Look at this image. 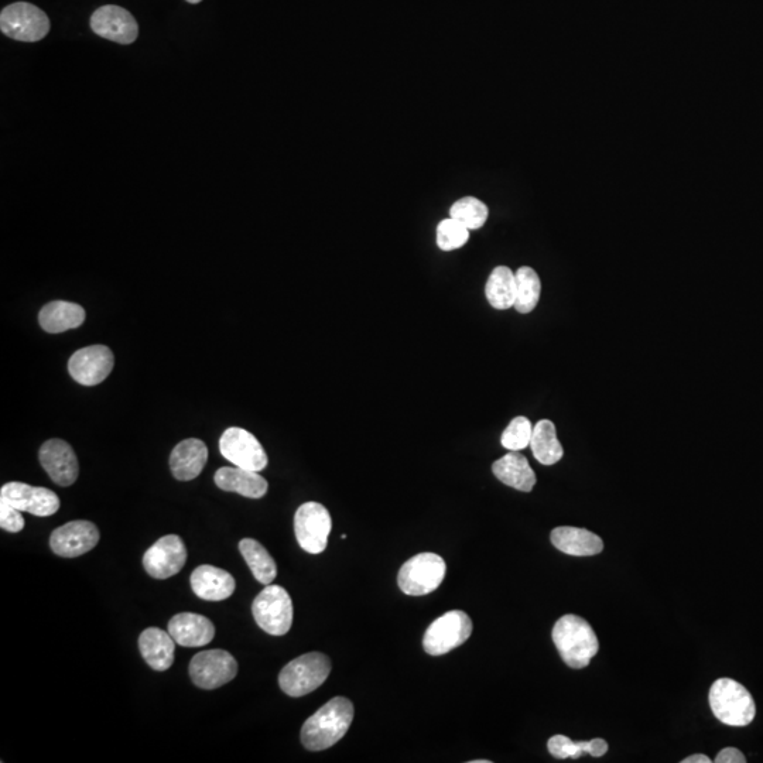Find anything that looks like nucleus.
<instances>
[{"mask_svg":"<svg viewBox=\"0 0 763 763\" xmlns=\"http://www.w3.org/2000/svg\"><path fill=\"white\" fill-rule=\"evenodd\" d=\"M682 763H711V759L707 755L697 754L683 759Z\"/></svg>","mask_w":763,"mask_h":763,"instance_id":"nucleus-36","label":"nucleus"},{"mask_svg":"<svg viewBox=\"0 0 763 763\" xmlns=\"http://www.w3.org/2000/svg\"><path fill=\"white\" fill-rule=\"evenodd\" d=\"M91 27L98 36L119 44H132L138 39L139 26L128 10L119 6H102L91 17Z\"/></svg>","mask_w":763,"mask_h":763,"instance_id":"nucleus-17","label":"nucleus"},{"mask_svg":"<svg viewBox=\"0 0 763 763\" xmlns=\"http://www.w3.org/2000/svg\"><path fill=\"white\" fill-rule=\"evenodd\" d=\"M492 471L502 484L518 491L530 492L536 485L535 471L530 467L528 458L518 451H511L495 461Z\"/></svg>","mask_w":763,"mask_h":763,"instance_id":"nucleus-24","label":"nucleus"},{"mask_svg":"<svg viewBox=\"0 0 763 763\" xmlns=\"http://www.w3.org/2000/svg\"><path fill=\"white\" fill-rule=\"evenodd\" d=\"M215 484L222 491L235 492L245 498L260 499L268 494L269 484L259 472L239 467H224L215 472Z\"/></svg>","mask_w":763,"mask_h":763,"instance_id":"nucleus-21","label":"nucleus"},{"mask_svg":"<svg viewBox=\"0 0 763 763\" xmlns=\"http://www.w3.org/2000/svg\"><path fill=\"white\" fill-rule=\"evenodd\" d=\"M0 499H5L20 512L46 518L60 509V498L47 488L32 487L23 482H9L0 489Z\"/></svg>","mask_w":763,"mask_h":763,"instance_id":"nucleus-14","label":"nucleus"},{"mask_svg":"<svg viewBox=\"0 0 763 763\" xmlns=\"http://www.w3.org/2000/svg\"><path fill=\"white\" fill-rule=\"evenodd\" d=\"M186 561V544L177 535L164 536L157 540L143 556V566L147 574L157 580H167L176 576L186 566Z\"/></svg>","mask_w":763,"mask_h":763,"instance_id":"nucleus-12","label":"nucleus"},{"mask_svg":"<svg viewBox=\"0 0 763 763\" xmlns=\"http://www.w3.org/2000/svg\"><path fill=\"white\" fill-rule=\"evenodd\" d=\"M191 588L198 598L205 601L228 600L235 593V580L228 571L218 567H197L190 577Z\"/></svg>","mask_w":763,"mask_h":763,"instance_id":"nucleus-19","label":"nucleus"},{"mask_svg":"<svg viewBox=\"0 0 763 763\" xmlns=\"http://www.w3.org/2000/svg\"><path fill=\"white\" fill-rule=\"evenodd\" d=\"M488 303L496 310H508L515 306L516 277L508 266H498L492 270L485 286Z\"/></svg>","mask_w":763,"mask_h":763,"instance_id":"nucleus-26","label":"nucleus"},{"mask_svg":"<svg viewBox=\"0 0 763 763\" xmlns=\"http://www.w3.org/2000/svg\"><path fill=\"white\" fill-rule=\"evenodd\" d=\"M169 632L177 645L184 648H201L214 639L215 626L203 615L183 612L170 619Z\"/></svg>","mask_w":763,"mask_h":763,"instance_id":"nucleus-18","label":"nucleus"},{"mask_svg":"<svg viewBox=\"0 0 763 763\" xmlns=\"http://www.w3.org/2000/svg\"><path fill=\"white\" fill-rule=\"evenodd\" d=\"M468 239H470V229L454 218L450 217L441 221L437 227V245L441 251L450 252L463 248Z\"/></svg>","mask_w":763,"mask_h":763,"instance_id":"nucleus-32","label":"nucleus"},{"mask_svg":"<svg viewBox=\"0 0 763 763\" xmlns=\"http://www.w3.org/2000/svg\"><path fill=\"white\" fill-rule=\"evenodd\" d=\"M550 754L557 759L580 758L581 755L588 754L594 758H600L608 752V744L601 738L591 739V741H571L566 735H554L547 744Z\"/></svg>","mask_w":763,"mask_h":763,"instance_id":"nucleus-29","label":"nucleus"},{"mask_svg":"<svg viewBox=\"0 0 763 763\" xmlns=\"http://www.w3.org/2000/svg\"><path fill=\"white\" fill-rule=\"evenodd\" d=\"M533 426L528 417H515L509 426L502 433V446L509 451H520L530 446L532 440Z\"/></svg>","mask_w":763,"mask_h":763,"instance_id":"nucleus-33","label":"nucleus"},{"mask_svg":"<svg viewBox=\"0 0 763 763\" xmlns=\"http://www.w3.org/2000/svg\"><path fill=\"white\" fill-rule=\"evenodd\" d=\"M354 706L344 697H335L321 707L301 728V742L309 751L334 747L350 730Z\"/></svg>","mask_w":763,"mask_h":763,"instance_id":"nucleus-1","label":"nucleus"},{"mask_svg":"<svg viewBox=\"0 0 763 763\" xmlns=\"http://www.w3.org/2000/svg\"><path fill=\"white\" fill-rule=\"evenodd\" d=\"M472 634L471 618L464 611H448L427 628L423 648L431 656L446 655L463 645Z\"/></svg>","mask_w":763,"mask_h":763,"instance_id":"nucleus-8","label":"nucleus"},{"mask_svg":"<svg viewBox=\"0 0 763 763\" xmlns=\"http://www.w3.org/2000/svg\"><path fill=\"white\" fill-rule=\"evenodd\" d=\"M330 672L328 656L318 652L306 653L283 667L279 674L280 689L290 697L307 696L327 680Z\"/></svg>","mask_w":763,"mask_h":763,"instance_id":"nucleus-4","label":"nucleus"},{"mask_svg":"<svg viewBox=\"0 0 763 763\" xmlns=\"http://www.w3.org/2000/svg\"><path fill=\"white\" fill-rule=\"evenodd\" d=\"M0 30L10 39L34 43L49 34L50 20L32 3L17 2L6 6L0 13Z\"/></svg>","mask_w":763,"mask_h":763,"instance_id":"nucleus-7","label":"nucleus"},{"mask_svg":"<svg viewBox=\"0 0 763 763\" xmlns=\"http://www.w3.org/2000/svg\"><path fill=\"white\" fill-rule=\"evenodd\" d=\"M711 711L718 721L730 727H747L756 715L755 701L741 683L723 677L711 686Z\"/></svg>","mask_w":763,"mask_h":763,"instance_id":"nucleus-3","label":"nucleus"},{"mask_svg":"<svg viewBox=\"0 0 763 763\" xmlns=\"http://www.w3.org/2000/svg\"><path fill=\"white\" fill-rule=\"evenodd\" d=\"M715 763H745L747 758L737 748H725L717 758L714 759Z\"/></svg>","mask_w":763,"mask_h":763,"instance_id":"nucleus-35","label":"nucleus"},{"mask_svg":"<svg viewBox=\"0 0 763 763\" xmlns=\"http://www.w3.org/2000/svg\"><path fill=\"white\" fill-rule=\"evenodd\" d=\"M238 663L227 650L212 649L195 655L190 663V676L195 686L214 690L235 679Z\"/></svg>","mask_w":763,"mask_h":763,"instance_id":"nucleus-10","label":"nucleus"},{"mask_svg":"<svg viewBox=\"0 0 763 763\" xmlns=\"http://www.w3.org/2000/svg\"><path fill=\"white\" fill-rule=\"evenodd\" d=\"M187 2L188 3H193V5H195V3H200L201 0H187Z\"/></svg>","mask_w":763,"mask_h":763,"instance_id":"nucleus-38","label":"nucleus"},{"mask_svg":"<svg viewBox=\"0 0 763 763\" xmlns=\"http://www.w3.org/2000/svg\"><path fill=\"white\" fill-rule=\"evenodd\" d=\"M530 448L536 460L543 465L557 464L564 455L563 446L557 439L556 426L550 420H540L533 427Z\"/></svg>","mask_w":763,"mask_h":763,"instance_id":"nucleus-27","label":"nucleus"},{"mask_svg":"<svg viewBox=\"0 0 763 763\" xmlns=\"http://www.w3.org/2000/svg\"><path fill=\"white\" fill-rule=\"evenodd\" d=\"M552 543L557 550L569 556H595L604 550L600 536L587 529L561 526L552 532Z\"/></svg>","mask_w":763,"mask_h":763,"instance_id":"nucleus-23","label":"nucleus"},{"mask_svg":"<svg viewBox=\"0 0 763 763\" xmlns=\"http://www.w3.org/2000/svg\"><path fill=\"white\" fill-rule=\"evenodd\" d=\"M85 321V310L80 304L70 301H51L41 309L39 323L46 333L60 334L81 327Z\"/></svg>","mask_w":763,"mask_h":763,"instance_id":"nucleus-25","label":"nucleus"},{"mask_svg":"<svg viewBox=\"0 0 763 763\" xmlns=\"http://www.w3.org/2000/svg\"><path fill=\"white\" fill-rule=\"evenodd\" d=\"M222 457L235 467L260 472L268 467L269 458L259 440L241 427H229L220 439Z\"/></svg>","mask_w":763,"mask_h":763,"instance_id":"nucleus-11","label":"nucleus"},{"mask_svg":"<svg viewBox=\"0 0 763 763\" xmlns=\"http://www.w3.org/2000/svg\"><path fill=\"white\" fill-rule=\"evenodd\" d=\"M491 761H484V759H479V761H472V763H489Z\"/></svg>","mask_w":763,"mask_h":763,"instance_id":"nucleus-37","label":"nucleus"},{"mask_svg":"<svg viewBox=\"0 0 763 763\" xmlns=\"http://www.w3.org/2000/svg\"><path fill=\"white\" fill-rule=\"evenodd\" d=\"M99 542L97 526L88 520H74L51 533L50 547L57 556L74 559L91 552Z\"/></svg>","mask_w":763,"mask_h":763,"instance_id":"nucleus-15","label":"nucleus"},{"mask_svg":"<svg viewBox=\"0 0 763 763\" xmlns=\"http://www.w3.org/2000/svg\"><path fill=\"white\" fill-rule=\"evenodd\" d=\"M516 301L515 309L520 314H528L536 309L542 293V282L535 272V269L529 266H522L516 270Z\"/></svg>","mask_w":763,"mask_h":763,"instance_id":"nucleus-30","label":"nucleus"},{"mask_svg":"<svg viewBox=\"0 0 763 763\" xmlns=\"http://www.w3.org/2000/svg\"><path fill=\"white\" fill-rule=\"evenodd\" d=\"M114 365V354L108 347L91 345L75 352L68 362V372L80 385L95 386L111 375Z\"/></svg>","mask_w":763,"mask_h":763,"instance_id":"nucleus-13","label":"nucleus"},{"mask_svg":"<svg viewBox=\"0 0 763 763\" xmlns=\"http://www.w3.org/2000/svg\"><path fill=\"white\" fill-rule=\"evenodd\" d=\"M446 561L439 554L420 553L407 560L399 571L400 590L412 597H422L436 591L446 577Z\"/></svg>","mask_w":763,"mask_h":763,"instance_id":"nucleus-6","label":"nucleus"},{"mask_svg":"<svg viewBox=\"0 0 763 763\" xmlns=\"http://www.w3.org/2000/svg\"><path fill=\"white\" fill-rule=\"evenodd\" d=\"M139 649L147 665L157 672H164L173 665L176 641L170 632L149 628L139 636Z\"/></svg>","mask_w":763,"mask_h":763,"instance_id":"nucleus-22","label":"nucleus"},{"mask_svg":"<svg viewBox=\"0 0 763 763\" xmlns=\"http://www.w3.org/2000/svg\"><path fill=\"white\" fill-rule=\"evenodd\" d=\"M0 528L10 533L22 532L25 528L22 513L8 504L5 499H0Z\"/></svg>","mask_w":763,"mask_h":763,"instance_id":"nucleus-34","label":"nucleus"},{"mask_svg":"<svg viewBox=\"0 0 763 763\" xmlns=\"http://www.w3.org/2000/svg\"><path fill=\"white\" fill-rule=\"evenodd\" d=\"M41 467L60 487H70L80 474L77 455L73 447L63 440L51 439L40 448Z\"/></svg>","mask_w":763,"mask_h":763,"instance_id":"nucleus-16","label":"nucleus"},{"mask_svg":"<svg viewBox=\"0 0 763 763\" xmlns=\"http://www.w3.org/2000/svg\"><path fill=\"white\" fill-rule=\"evenodd\" d=\"M552 638L561 659L571 669H584L600 650L594 629L577 615H564L554 625Z\"/></svg>","mask_w":763,"mask_h":763,"instance_id":"nucleus-2","label":"nucleus"},{"mask_svg":"<svg viewBox=\"0 0 763 763\" xmlns=\"http://www.w3.org/2000/svg\"><path fill=\"white\" fill-rule=\"evenodd\" d=\"M488 215L487 204L475 197L460 198L450 208V217L461 222L470 231L484 227Z\"/></svg>","mask_w":763,"mask_h":763,"instance_id":"nucleus-31","label":"nucleus"},{"mask_svg":"<svg viewBox=\"0 0 763 763\" xmlns=\"http://www.w3.org/2000/svg\"><path fill=\"white\" fill-rule=\"evenodd\" d=\"M208 461V448L204 441L187 439L174 447L170 455L173 477L179 481H191L203 472Z\"/></svg>","mask_w":763,"mask_h":763,"instance_id":"nucleus-20","label":"nucleus"},{"mask_svg":"<svg viewBox=\"0 0 763 763\" xmlns=\"http://www.w3.org/2000/svg\"><path fill=\"white\" fill-rule=\"evenodd\" d=\"M331 528L333 520L325 506L317 502H307L297 509L294 516V533L304 552L323 553L327 549Z\"/></svg>","mask_w":763,"mask_h":763,"instance_id":"nucleus-9","label":"nucleus"},{"mask_svg":"<svg viewBox=\"0 0 763 763\" xmlns=\"http://www.w3.org/2000/svg\"><path fill=\"white\" fill-rule=\"evenodd\" d=\"M239 550H241L242 556H244L246 563H248L253 577L260 584H272L277 576V566L276 561L270 556L268 550L253 539L241 540Z\"/></svg>","mask_w":763,"mask_h":763,"instance_id":"nucleus-28","label":"nucleus"},{"mask_svg":"<svg viewBox=\"0 0 763 763\" xmlns=\"http://www.w3.org/2000/svg\"><path fill=\"white\" fill-rule=\"evenodd\" d=\"M256 624L266 634L283 636L292 629L293 602L280 585H266L252 604Z\"/></svg>","mask_w":763,"mask_h":763,"instance_id":"nucleus-5","label":"nucleus"}]
</instances>
